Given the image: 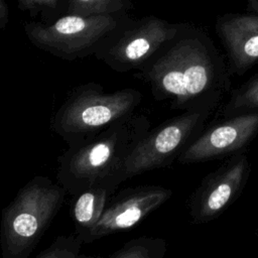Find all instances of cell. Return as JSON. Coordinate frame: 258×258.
<instances>
[{"instance_id": "6da1fadb", "label": "cell", "mask_w": 258, "mask_h": 258, "mask_svg": "<svg viewBox=\"0 0 258 258\" xmlns=\"http://www.w3.org/2000/svg\"><path fill=\"white\" fill-rule=\"evenodd\" d=\"M150 130V121L132 113L81 143L69 146L57 158L56 180L72 196L96 183H122L126 160Z\"/></svg>"}, {"instance_id": "7a4b0ae2", "label": "cell", "mask_w": 258, "mask_h": 258, "mask_svg": "<svg viewBox=\"0 0 258 258\" xmlns=\"http://www.w3.org/2000/svg\"><path fill=\"white\" fill-rule=\"evenodd\" d=\"M174 39L143 69L152 95L169 100L171 109H214L220 92L208 47L196 36Z\"/></svg>"}, {"instance_id": "3957f363", "label": "cell", "mask_w": 258, "mask_h": 258, "mask_svg": "<svg viewBox=\"0 0 258 258\" xmlns=\"http://www.w3.org/2000/svg\"><path fill=\"white\" fill-rule=\"evenodd\" d=\"M68 191L43 175L22 186L2 210V258H28L63 205Z\"/></svg>"}, {"instance_id": "277c9868", "label": "cell", "mask_w": 258, "mask_h": 258, "mask_svg": "<svg viewBox=\"0 0 258 258\" xmlns=\"http://www.w3.org/2000/svg\"><path fill=\"white\" fill-rule=\"evenodd\" d=\"M141 99L140 92L131 88L108 93L98 84H86L70 93L53 115L50 126L72 146L134 113Z\"/></svg>"}, {"instance_id": "5b68a950", "label": "cell", "mask_w": 258, "mask_h": 258, "mask_svg": "<svg viewBox=\"0 0 258 258\" xmlns=\"http://www.w3.org/2000/svg\"><path fill=\"white\" fill-rule=\"evenodd\" d=\"M122 14H66L55 21L28 23L25 32L32 44L61 58L75 59L95 51L122 26Z\"/></svg>"}, {"instance_id": "8992f818", "label": "cell", "mask_w": 258, "mask_h": 258, "mask_svg": "<svg viewBox=\"0 0 258 258\" xmlns=\"http://www.w3.org/2000/svg\"><path fill=\"white\" fill-rule=\"evenodd\" d=\"M213 110H185L149 130L126 160L121 172L122 181L149 170L170 166L204 131Z\"/></svg>"}, {"instance_id": "52a82bcc", "label": "cell", "mask_w": 258, "mask_h": 258, "mask_svg": "<svg viewBox=\"0 0 258 258\" xmlns=\"http://www.w3.org/2000/svg\"><path fill=\"white\" fill-rule=\"evenodd\" d=\"M251 173L247 151L229 156L207 174L188 199L191 223L205 224L220 217L241 196Z\"/></svg>"}, {"instance_id": "ba28073f", "label": "cell", "mask_w": 258, "mask_h": 258, "mask_svg": "<svg viewBox=\"0 0 258 258\" xmlns=\"http://www.w3.org/2000/svg\"><path fill=\"white\" fill-rule=\"evenodd\" d=\"M178 34V26L157 17H146L124 30L101 49V57L117 72L141 68Z\"/></svg>"}, {"instance_id": "9c48e42d", "label": "cell", "mask_w": 258, "mask_h": 258, "mask_svg": "<svg viewBox=\"0 0 258 258\" xmlns=\"http://www.w3.org/2000/svg\"><path fill=\"white\" fill-rule=\"evenodd\" d=\"M258 135V111L243 113L212 124L181 152L180 164L205 162L246 151Z\"/></svg>"}, {"instance_id": "30bf717a", "label": "cell", "mask_w": 258, "mask_h": 258, "mask_svg": "<svg viewBox=\"0 0 258 258\" xmlns=\"http://www.w3.org/2000/svg\"><path fill=\"white\" fill-rule=\"evenodd\" d=\"M172 196L170 188L161 185H138L113 196L101 219L83 238L84 243L128 231L140 224Z\"/></svg>"}, {"instance_id": "8fae6325", "label": "cell", "mask_w": 258, "mask_h": 258, "mask_svg": "<svg viewBox=\"0 0 258 258\" xmlns=\"http://www.w3.org/2000/svg\"><path fill=\"white\" fill-rule=\"evenodd\" d=\"M218 31L231 60L239 70L258 59V15L225 17L219 21Z\"/></svg>"}, {"instance_id": "7c38bea8", "label": "cell", "mask_w": 258, "mask_h": 258, "mask_svg": "<svg viewBox=\"0 0 258 258\" xmlns=\"http://www.w3.org/2000/svg\"><path fill=\"white\" fill-rule=\"evenodd\" d=\"M118 186L114 182L96 183L73 196L70 215L82 241L99 222Z\"/></svg>"}, {"instance_id": "4fadbf2b", "label": "cell", "mask_w": 258, "mask_h": 258, "mask_svg": "<svg viewBox=\"0 0 258 258\" xmlns=\"http://www.w3.org/2000/svg\"><path fill=\"white\" fill-rule=\"evenodd\" d=\"M166 251L163 238L141 236L126 242L108 258H164Z\"/></svg>"}, {"instance_id": "5bb4252c", "label": "cell", "mask_w": 258, "mask_h": 258, "mask_svg": "<svg viewBox=\"0 0 258 258\" xmlns=\"http://www.w3.org/2000/svg\"><path fill=\"white\" fill-rule=\"evenodd\" d=\"M131 7L130 0H69L67 14L86 16L122 14Z\"/></svg>"}, {"instance_id": "9a60e30c", "label": "cell", "mask_w": 258, "mask_h": 258, "mask_svg": "<svg viewBox=\"0 0 258 258\" xmlns=\"http://www.w3.org/2000/svg\"><path fill=\"white\" fill-rule=\"evenodd\" d=\"M258 111V77L236 90L223 108V118Z\"/></svg>"}, {"instance_id": "2e32d148", "label": "cell", "mask_w": 258, "mask_h": 258, "mask_svg": "<svg viewBox=\"0 0 258 258\" xmlns=\"http://www.w3.org/2000/svg\"><path fill=\"white\" fill-rule=\"evenodd\" d=\"M84 242L77 235L58 236L53 242L35 258H103L101 256L89 255L81 251Z\"/></svg>"}, {"instance_id": "e0dca14e", "label": "cell", "mask_w": 258, "mask_h": 258, "mask_svg": "<svg viewBox=\"0 0 258 258\" xmlns=\"http://www.w3.org/2000/svg\"><path fill=\"white\" fill-rule=\"evenodd\" d=\"M59 0H18L19 7L22 10L38 12L42 10L54 9Z\"/></svg>"}, {"instance_id": "ac0fdd59", "label": "cell", "mask_w": 258, "mask_h": 258, "mask_svg": "<svg viewBox=\"0 0 258 258\" xmlns=\"http://www.w3.org/2000/svg\"><path fill=\"white\" fill-rule=\"evenodd\" d=\"M9 18V8L6 0H0V28L4 29Z\"/></svg>"}, {"instance_id": "d6986e66", "label": "cell", "mask_w": 258, "mask_h": 258, "mask_svg": "<svg viewBox=\"0 0 258 258\" xmlns=\"http://www.w3.org/2000/svg\"><path fill=\"white\" fill-rule=\"evenodd\" d=\"M249 6L256 12H258V0H247Z\"/></svg>"}, {"instance_id": "ffe728a7", "label": "cell", "mask_w": 258, "mask_h": 258, "mask_svg": "<svg viewBox=\"0 0 258 258\" xmlns=\"http://www.w3.org/2000/svg\"><path fill=\"white\" fill-rule=\"evenodd\" d=\"M257 236H258V226H257Z\"/></svg>"}]
</instances>
